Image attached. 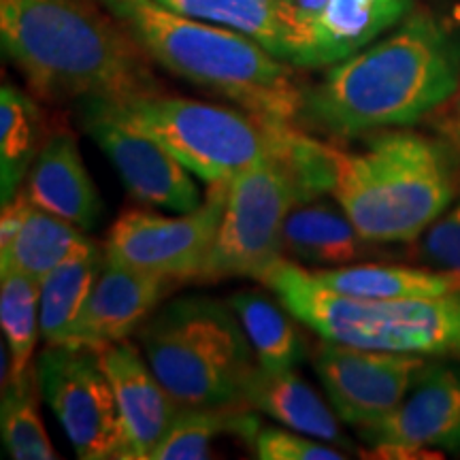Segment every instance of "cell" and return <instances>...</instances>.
<instances>
[{
	"label": "cell",
	"instance_id": "cell-19",
	"mask_svg": "<svg viewBox=\"0 0 460 460\" xmlns=\"http://www.w3.org/2000/svg\"><path fill=\"white\" fill-rule=\"evenodd\" d=\"M243 402L296 433L341 446L343 450L352 447L339 429V416L303 377L296 376L295 369L271 373L256 365L245 384Z\"/></svg>",
	"mask_w": 460,
	"mask_h": 460
},
{
	"label": "cell",
	"instance_id": "cell-2",
	"mask_svg": "<svg viewBox=\"0 0 460 460\" xmlns=\"http://www.w3.org/2000/svg\"><path fill=\"white\" fill-rule=\"evenodd\" d=\"M0 43L43 99L118 105L160 92L152 58L96 0H0Z\"/></svg>",
	"mask_w": 460,
	"mask_h": 460
},
{
	"label": "cell",
	"instance_id": "cell-17",
	"mask_svg": "<svg viewBox=\"0 0 460 460\" xmlns=\"http://www.w3.org/2000/svg\"><path fill=\"white\" fill-rule=\"evenodd\" d=\"M411 0H329L307 31L301 68L332 66L358 54L410 15Z\"/></svg>",
	"mask_w": 460,
	"mask_h": 460
},
{
	"label": "cell",
	"instance_id": "cell-5",
	"mask_svg": "<svg viewBox=\"0 0 460 460\" xmlns=\"http://www.w3.org/2000/svg\"><path fill=\"white\" fill-rule=\"evenodd\" d=\"M258 281L326 341L384 352L460 358V292L416 298H354L320 286L281 258Z\"/></svg>",
	"mask_w": 460,
	"mask_h": 460
},
{
	"label": "cell",
	"instance_id": "cell-24",
	"mask_svg": "<svg viewBox=\"0 0 460 460\" xmlns=\"http://www.w3.org/2000/svg\"><path fill=\"white\" fill-rule=\"evenodd\" d=\"M43 115L31 96L4 84L0 90V200L9 203L24 188L43 149Z\"/></svg>",
	"mask_w": 460,
	"mask_h": 460
},
{
	"label": "cell",
	"instance_id": "cell-3",
	"mask_svg": "<svg viewBox=\"0 0 460 460\" xmlns=\"http://www.w3.org/2000/svg\"><path fill=\"white\" fill-rule=\"evenodd\" d=\"M166 71L262 118L292 124L305 90L290 62L234 28L194 20L156 0H96Z\"/></svg>",
	"mask_w": 460,
	"mask_h": 460
},
{
	"label": "cell",
	"instance_id": "cell-7",
	"mask_svg": "<svg viewBox=\"0 0 460 460\" xmlns=\"http://www.w3.org/2000/svg\"><path fill=\"white\" fill-rule=\"evenodd\" d=\"M139 341L160 384L181 407L243 402L256 354L237 314L224 303L177 298L149 315Z\"/></svg>",
	"mask_w": 460,
	"mask_h": 460
},
{
	"label": "cell",
	"instance_id": "cell-15",
	"mask_svg": "<svg viewBox=\"0 0 460 460\" xmlns=\"http://www.w3.org/2000/svg\"><path fill=\"white\" fill-rule=\"evenodd\" d=\"M99 358L122 416L124 447L119 460H149L181 405L166 393L132 343L109 345L101 349Z\"/></svg>",
	"mask_w": 460,
	"mask_h": 460
},
{
	"label": "cell",
	"instance_id": "cell-28",
	"mask_svg": "<svg viewBox=\"0 0 460 460\" xmlns=\"http://www.w3.org/2000/svg\"><path fill=\"white\" fill-rule=\"evenodd\" d=\"M37 384V369H32L22 382L3 388L0 435H3L4 452L13 460L58 458L39 413Z\"/></svg>",
	"mask_w": 460,
	"mask_h": 460
},
{
	"label": "cell",
	"instance_id": "cell-30",
	"mask_svg": "<svg viewBox=\"0 0 460 460\" xmlns=\"http://www.w3.org/2000/svg\"><path fill=\"white\" fill-rule=\"evenodd\" d=\"M420 256L430 269L460 275V203L441 214L422 233Z\"/></svg>",
	"mask_w": 460,
	"mask_h": 460
},
{
	"label": "cell",
	"instance_id": "cell-11",
	"mask_svg": "<svg viewBox=\"0 0 460 460\" xmlns=\"http://www.w3.org/2000/svg\"><path fill=\"white\" fill-rule=\"evenodd\" d=\"M314 365L337 416L360 429L390 416L429 360L324 339L315 349Z\"/></svg>",
	"mask_w": 460,
	"mask_h": 460
},
{
	"label": "cell",
	"instance_id": "cell-25",
	"mask_svg": "<svg viewBox=\"0 0 460 460\" xmlns=\"http://www.w3.org/2000/svg\"><path fill=\"white\" fill-rule=\"evenodd\" d=\"M230 307L237 314L258 367L264 371L295 369L305 356L301 332L295 326V315L278 307L271 298L256 290H241L230 296Z\"/></svg>",
	"mask_w": 460,
	"mask_h": 460
},
{
	"label": "cell",
	"instance_id": "cell-21",
	"mask_svg": "<svg viewBox=\"0 0 460 460\" xmlns=\"http://www.w3.org/2000/svg\"><path fill=\"white\" fill-rule=\"evenodd\" d=\"M96 247L99 243L84 228L48 214L28 197L15 237L7 245H0V271H20L43 284L62 262L88 254Z\"/></svg>",
	"mask_w": 460,
	"mask_h": 460
},
{
	"label": "cell",
	"instance_id": "cell-18",
	"mask_svg": "<svg viewBox=\"0 0 460 460\" xmlns=\"http://www.w3.org/2000/svg\"><path fill=\"white\" fill-rule=\"evenodd\" d=\"M194 20L245 32L292 66L301 65L307 32L284 0H156Z\"/></svg>",
	"mask_w": 460,
	"mask_h": 460
},
{
	"label": "cell",
	"instance_id": "cell-22",
	"mask_svg": "<svg viewBox=\"0 0 460 460\" xmlns=\"http://www.w3.org/2000/svg\"><path fill=\"white\" fill-rule=\"evenodd\" d=\"M320 286L354 298H416L446 296L460 292V275L437 269L393 267V264H345L309 269Z\"/></svg>",
	"mask_w": 460,
	"mask_h": 460
},
{
	"label": "cell",
	"instance_id": "cell-1",
	"mask_svg": "<svg viewBox=\"0 0 460 460\" xmlns=\"http://www.w3.org/2000/svg\"><path fill=\"white\" fill-rule=\"evenodd\" d=\"M460 88V43L430 13H411L382 41L332 65L305 90L298 118L332 137L411 126Z\"/></svg>",
	"mask_w": 460,
	"mask_h": 460
},
{
	"label": "cell",
	"instance_id": "cell-26",
	"mask_svg": "<svg viewBox=\"0 0 460 460\" xmlns=\"http://www.w3.org/2000/svg\"><path fill=\"white\" fill-rule=\"evenodd\" d=\"M0 326L9 349V384L22 382L32 367L41 335V281L20 271H0ZM3 386V388H4Z\"/></svg>",
	"mask_w": 460,
	"mask_h": 460
},
{
	"label": "cell",
	"instance_id": "cell-34",
	"mask_svg": "<svg viewBox=\"0 0 460 460\" xmlns=\"http://www.w3.org/2000/svg\"><path fill=\"white\" fill-rule=\"evenodd\" d=\"M284 3H288V0H284Z\"/></svg>",
	"mask_w": 460,
	"mask_h": 460
},
{
	"label": "cell",
	"instance_id": "cell-29",
	"mask_svg": "<svg viewBox=\"0 0 460 460\" xmlns=\"http://www.w3.org/2000/svg\"><path fill=\"white\" fill-rule=\"evenodd\" d=\"M256 456L262 460H343L335 446L322 444L314 437L284 429H261L254 441Z\"/></svg>",
	"mask_w": 460,
	"mask_h": 460
},
{
	"label": "cell",
	"instance_id": "cell-8",
	"mask_svg": "<svg viewBox=\"0 0 460 460\" xmlns=\"http://www.w3.org/2000/svg\"><path fill=\"white\" fill-rule=\"evenodd\" d=\"M115 115L156 139L190 172L207 183L233 180L247 166L284 154L301 132L252 111L158 94L107 102Z\"/></svg>",
	"mask_w": 460,
	"mask_h": 460
},
{
	"label": "cell",
	"instance_id": "cell-27",
	"mask_svg": "<svg viewBox=\"0 0 460 460\" xmlns=\"http://www.w3.org/2000/svg\"><path fill=\"white\" fill-rule=\"evenodd\" d=\"M105 250L101 245L88 254L75 256L56 267L41 284V335L48 345H60L77 320L99 279Z\"/></svg>",
	"mask_w": 460,
	"mask_h": 460
},
{
	"label": "cell",
	"instance_id": "cell-4",
	"mask_svg": "<svg viewBox=\"0 0 460 460\" xmlns=\"http://www.w3.org/2000/svg\"><path fill=\"white\" fill-rule=\"evenodd\" d=\"M329 154L331 197L367 243L422 237L456 199L450 154L418 132H384L365 152L329 146Z\"/></svg>",
	"mask_w": 460,
	"mask_h": 460
},
{
	"label": "cell",
	"instance_id": "cell-31",
	"mask_svg": "<svg viewBox=\"0 0 460 460\" xmlns=\"http://www.w3.org/2000/svg\"><path fill=\"white\" fill-rule=\"evenodd\" d=\"M326 3H329V0H288L292 13H295L298 24L305 28V32L309 31V26H312L315 17L322 13V9L326 7Z\"/></svg>",
	"mask_w": 460,
	"mask_h": 460
},
{
	"label": "cell",
	"instance_id": "cell-13",
	"mask_svg": "<svg viewBox=\"0 0 460 460\" xmlns=\"http://www.w3.org/2000/svg\"><path fill=\"white\" fill-rule=\"evenodd\" d=\"M358 433L388 456L429 447L460 450V371L429 362L401 405Z\"/></svg>",
	"mask_w": 460,
	"mask_h": 460
},
{
	"label": "cell",
	"instance_id": "cell-33",
	"mask_svg": "<svg viewBox=\"0 0 460 460\" xmlns=\"http://www.w3.org/2000/svg\"><path fill=\"white\" fill-rule=\"evenodd\" d=\"M454 17H456V22H460V4L456 9H454Z\"/></svg>",
	"mask_w": 460,
	"mask_h": 460
},
{
	"label": "cell",
	"instance_id": "cell-32",
	"mask_svg": "<svg viewBox=\"0 0 460 460\" xmlns=\"http://www.w3.org/2000/svg\"><path fill=\"white\" fill-rule=\"evenodd\" d=\"M439 130L450 139L454 147L460 149V92L452 96L450 111H447L446 118L439 122Z\"/></svg>",
	"mask_w": 460,
	"mask_h": 460
},
{
	"label": "cell",
	"instance_id": "cell-10",
	"mask_svg": "<svg viewBox=\"0 0 460 460\" xmlns=\"http://www.w3.org/2000/svg\"><path fill=\"white\" fill-rule=\"evenodd\" d=\"M207 199L177 217L128 211L109 230L105 256L166 279H199L226 209V181L209 183Z\"/></svg>",
	"mask_w": 460,
	"mask_h": 460
},
{
	"label": "cell",
	"instance_id": "cell-6",
	"mask_svg": "<svg viewBox=\"0 0 460 460\" xmlns=\"http://www.w3.org/2000/svg\"><path fill=\"white\" fill-rule=\"evenodd\" d=\"M329 146L303 132L288 152L247 166L230 180L226 209L199 279H261L284 258L281 233L298 203L331 194Z\"/></svg>",
	"mask_w": 460,
	"mask_h": 460
},
{
	"label": "cell",
	"instance_id": "cell-16",
	"mask_svg": "<svg viewBox=\"0 0 460 460\" xmlns=\"http://www.w3.org/2000/svg\"><path fill=\"white\" fill-rule=\"evenodd\" d=\"M24 188L34 205L75 226L90 230L101 220L99 190L92 183L77 143L68 132H56L45 141Z\"/></svg>",
	"mask_w": 460,
	"mask_h": 460
},
{
	"label": "cell",
	"instance_id": "cell-9",
	"mask_svg": "<svg viewBox=\"0 0 460 460\" xmlns=\"http://www.w3.org/2000/svg\"><path fill=\"white\" fill-rule=\"evenodd\" d=\"M39 388L82 460H119L124 427L99 352L48 345L37 360Z\"/></svg>",
	"mask_w": 460,
	"mask_h": 460
},
{
	"label": "cell",
	"instance_id": "cell-20",
	"mask_svg": "<svg viewBox=\"0 0 460 460\" xmlns=\"http://www.w3.org/2000/svg\"><path fill=\"white\" fill-rule=\"evenodd\" d=\"M367 241L341 205L312 199L298 203L286 217L281 250L309 267H345L365 252Z\"/></svg>",
	"mask_w": 460,
	"mask_h": 460
},
{
	"label": "cell",
	"instance_id": "cell-23",
	"mask_svg": "<svg viewBox=\"0 0 460 460\" xmlns=\"http://www.w3.org/2000/svg\"><path fill=\"white\" fill-rule=\"evenodd\" d=\"M258 430L256 410L245 402L180 407L149 460H203L211 456V444L217 437L234 435L254 446Z\"/></svg>",
	"mask_w": 460,
	"mask_h": 460
},
{
	"label": "cell",
	"instance_id": "cell-14",
	"mask_svg": "<svg viewBox=\"0 0 460 460\" xmlns=\"http://www.w3.org/2000/svg\"><path fill=\"white\" fill-rule=\"evenodd\" d=\"M171 279L137 271L105 256L101 275L60 345L101 352L139 331L164 296Z\"/></svg>",
	"mask_w": 460,
	"mask_h": 460
},
{
	"label": "cell",
	"instance_id": "cell-12",
	"mask_svg": "<svg viewBox=\"0 0 460 460\" xmlns=\"http://www.w3.org/2000/svg\"><path fill=\"white\" fill-rule=\"evenodd\" d=\"M84 126L135 200L177 214H188L203 203L186 166L156 139L115 115L107 102H84Z\"/></svg>",
	"mask_w": 460,
	"mask_h": 460
}]
</instances>
